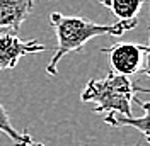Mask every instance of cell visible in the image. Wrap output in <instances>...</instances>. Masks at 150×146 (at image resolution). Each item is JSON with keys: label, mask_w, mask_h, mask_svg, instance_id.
<instances>
[{"label": "cell", "mask_w": 150, "mask_h": 146, "mask_svg": "<svg viewBox=\"0 0 150 146\" xmlns=\"http://www.w3.org/2000/svg\"><path fill=\"white\" fill-rule=\"evenodd\" d=\"M138 20L130 19V20H118L114 24H97L92 20H87L84 17L77 15H63L60 12H51L50 14V26L53 27L56 36V49L53 58L50 60L46 66V73L50 77L58 75V63L60 60L67 56L68 53H79L82 51L91 39L97 36H123L131 29L137 27Z\"/></svg>", "instance_id": "obj_1"}, {"label": "cell", "mask_w": 150, "mask_h": 146, "mask_svg": "<svg viewBox=\"0 0 150 146\" xmlns=\"http://www.w3.org/2000/svg\"><path fill=\"white\" fill-rule=\"evenodd\" d=\"M138 93H150V88L131 82L130 77L109 72L104 78L89 80L80 93V100L84 104H96L94 112L101 116L123 114L133 116L131 104L138 97Z\"/></svg>", "instance_id": "obj_2"}, {"label": "cell", "mask_w": 150, "mask_h": 146, "mask_svg": "<svg viewBox=\"0 0 150 146\" xmlns=\"http://www.w3.org/2000/svg\"><path fill=\"white\" fill-rule=\"evenodd\" d=\"M104 55L109 56L111 70L125 77H133L145 72L147 46L138 43H116L103 49Z\"/></svg>", "instance_id": "obj_3"}, {"label": "cell", "mask_w": 150, "mask_h": 146, "mask_svg": "<svg viewBox=\"0 0 150 146\" xmlns=\"http://www.w3.org/2000/svg\"><path fill=\"white\" fill-rule=\"evenodd\" d=\"M46 48L36 39L22 41L17 32H0V70H12L28 55L43 53Z\"/></svg>", "instance_id": "obj_4"}, {"label": "cell", "mask_w": 150, "mask_h": 146, "mask_svg": "<svg viewBox=\"0 0 150 146\" xmlns=\"http://www.w3.org/2000/svg\"><path fill=\"white\" fill-rule=\"evenodd\" d=\"M36 0H0V29L19 32L22 22L31 15Z\"/></svg>", "instance_id": "obj_5"}, {"label": "cell", "mask_w": 150, "mask_h": 146, "mask_svg": "<svg viewBox=\"0 0 150 146\" xmlns=\"http://www.w3.org/2000/svg\"><path fill=\"white\" fill-rule=\"evenodd\" d=\"M135 102L143 109L142 117H133V116H123V114H111V116H104V122L109 124L112 128H135L142 136L145 138V143L150 145V102L142 100L140 97H137Z\"/></svg>", "instance_id": "obj_6"}, {"label": "cell", "mask_w": 150, "mask_h": 146, "mask_svg": "<svg viewBox=\"0 0 150 146\" xmlns=\"http://www.w3.org/2000/svg\"><path fill=\"white\" fill-rule=\"evenodd\" d=\"M99 2L111 10L118 20H130L137 19L145 0H99Z\"/></svg>", "instance_id": "obj_7"}, {"label": "cell", "mask_w": 150, "mask_h": 146, "mask_svg": "<svg viewBox=\"0 0 150 146\" xmlns=\"http://www.w3.org/2000/svg\"><path fill=\"white\" fill-rule=\"evenodd\" d=\"M0 133H4L5 136H9L12 139L14 146H29L34 141L28 131H22L21 133V131H17V129L12 126L9 114H7L5 107L2 105V102H0Z\"/></svg>", "instance_id": "obj_8"}, {"label": "cell", "mask_w": 150, "mask_h": 146, "mask_svg": "<svg viewBox=\"0 0 150 146\" xmlns=\"http://www.w3.org/2000/svg\"><path fill=\"white\" fill-rule=\"evenodd\" d=\"M145 75L150 77V29H149V44H147V60H145Z\"/></svg>", "instance_id": "obj_9"}, {"label": "cell", "mask_w": 150, "mask_h": 146, "mask_svg": "<svg viewBox=\"0 0 150 146\" xmlns=\"http://www.w3.org/2000/svg\"><path fill=\"white\" fill-rule=\"evenodd\" d=\"M29 146H45V145H43V143H36V141H33Z\"/></svg>", "instance_id": "obj_10"}]
</instances>
